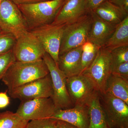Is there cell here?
<instances>
[{
    "mask_svg": "<svg viewBox=\"0 0 128 128\" xmlns=\"http://www.w3.org/2000/svg\"><path fill=\"white\" fill-rule=\"evenodd\" d=\"M66 24H50L30 30L38 39L47 54L57 64L64 28Z\"/></svg>",
    "mask_w": 128,
    "mask_h": 128,
    "instance_id": "9c48e42d",
    "label": "cell"
},
{
    "mask_svg": "<svg viewBox=\"0 0 128 128\" xmlns=\"http://www.w3.org/2000/svg\"><path fill=\"white\" fill-rule=\"evenodd\" d=\"M43 60L49 72L53 89L51 98L57 109H67L73 107L74 105L66 89L67 77L48 54L45 53Z\"/></svg>",
    "mask_w": 128,
    "mask_h": 128,
    "instance_id": "8992f818",
    "label": "cell"
},
{
    "mask_svg": "<svg viewBox=\"0 0 128 128\" xmlns=\"http://www.w3.org/2000/svg\"><path fill=\"white\" fill-rule=\"evenodd\" d=\"M98 92L100 103L109 128H128V105L110 94Z\"/></svg>",
    "mask_w": 128,
    "mask_h": 128,
    "instance_id": "52a82bcc",
    "label": "cell"
},
{
    "mask_svg": "<svg viewBox=\"0 0 128 128\" xmlns=\"http://www.w3.org/2000/svg\"><path fill=\"white\" fill-rule=\"evenodd\" d=\"M12 51L16 61L26 62L43 60L46 53L39 40L30 31L16 39Z\"/></svg>",
    "mask_w": 128,
    "mask_h": 128,
    "instance_id": "ba28073f",
    "label": "cell"
},
{
    "mask_svg": "<svg viewBox=\"0 0 128 128\" xmlns=\"http://www.w3.org/2000/svg\"></svg>",
    "mask_w": 128,
    "mask_h": 128,
    "instance_id": "d590c367",
    "label": "cell"
},
{
    "mask_svg": "<svg viewBox=\"0 0 128 128\" xmlns=\"http://www.w3.org/2000/svg\"><path fill=\"white\" fill-rule=\"evenodd\" d=\"M112 2L121 7L123 0H110Z\"/></svg>",
    "mask_w": 128,
    "mask_h": 128,
    "instance_id": "d6a6232c",
    "label": "cell"
},
{
    "mask_svg": "<svg viewBox=\"0 0 128 128\" xmlns=\"http://www.w3.org/2000/svg\"><path fill=\"white\" fill-rule=\"evenodd\" d=\"M105 92L121 99L128 105V79L112 74L106 83Z\"/></svg>",
    "mask_w": 128,
    "mask_h": 128,
    "instance_id": "d6986e66",
    "label": "cell"
},
{
    "mask_svg": "<svg viewBox=\"0 0 128 128\" xmlns=\"http://www.w3.org/2000/svg\"><path fill=\"white\" fill-rule=\"evenodd\" d=\"M49 74L43 60L36 62L15 61L9 67L2 81L8 90L43 78Z\"/></svg>",
    "mask_w": 128,
    "mask_h": 128,
    "instance_id": "6da1fadb",
    "label": "cell"
},
{
    "mask_svg": "<svg viewBox=\"0 0 128 128\" xmlns=\"http://www.w3.org/2000/svg\"><path fill=\"white\" fill-rule=\"evenodd\" d=\"M2 0H0V4L1 2L2 1Z\"/></svg>",
    "mask_w": 128,
    "mask_h": 128,
    "instance_id": "836d02e7",
    "label": "cell"
},
{
    "mask_svg": "<svg viewBox=\"0 0 128 128\" xmlns=\"http://www.w3.org/2000/svg\"><path fill=\"white\" fill-rule=\"evenodd\" d=\"M10 98L7 92H0V109L5 108L10 104Z\"/></svg>",
    "mask_w": 128,
    "mask_h": 128,
    "instance_id": "83f0119b",
    "label": "cell"
},
{
    "mask_svg": "<svg viewBox=\"0 0 128 128\" xmlns=\"http://www.w3.org/2000/svg\"><path fill=\"white\" fill-rule=\"evenodd\" d=\"M28 122L16 112L9 111L0 112V128H26Z\"/></svg>",
    "mask_w": 128,
    "mask_h": 128,
    "instance_id": "44dd1931",
    "label": "cell"
},
{
    "mask_svg": "<svg viewBox=\"0 0 128 128\" xmlns=\"http://www.w3.org/2000/svg\"><path fill=\"white\" fill-rule=\"evenodd\" d=\"M112 66L111 52L102 47L99 48L90 65L82 74L91 81L98 92L104 93L107 81L112 74Z\"/></svg>",
    "mask_w": 128,
    "mask_h": 128,
    "instance_id": "5b68a950",
    "label": "cell"
},
{
    "mask_svg": "<svg viewBox=\"0 0 128 128\" xmlns=\"http://www.w3.org/2000/svg\"><path fill=\"white\" fill-rule=\"evenodd\" d=\"M66 87L74 106L86 105L97 91L91 81L82 74L66 78Z\"/></svg>",
    "mask_w": 128,
    "mask_h": 128,
    "instance_id": "7c38bea8",
    "label": "cell"
},
{
    "mask_svg": "<svg viewBox=\"0 0 128 128\" xmlns=\"http://www.w3.org/2000/svg\"><path fill=\"white\" fill-rule=\"evenodd\" d=\"M108 0H87L88 11H92L102 3Z\"/></svg>",
    "mask_w": 128,
    "mask_h": 128,
    "instance_id": "f1b7e54d",
    "label": "cell"
},
{
    "mask_svg": "<svg viewBox=\"0 0 128 128\" xmlns=\"http://www.w3.org/2000/svg\"><path fill=\"white\" fill-rule=\"evenodd\" d=\"M58 120L52 118L32 120L28 122L26 128H56Z\"/></svg>",
    "mask_w": 128,
    "mask_h": 128,
    "instance_id": "484cf974",
    "label": "cell"
},
{
    "mask_svg": "<svg viewBox=\"0 0 128 128\" xmlns=\"http://www.w3.org/2000/svg\"><path fill=\"white\" fill-rule=\"evenodd\" d=\"M112 74L128 79V62L113 66Z\"/></svg>",
    "mask_w": 128,
    "mask_h": 128,
    "instance_id": "4316f807",
    "label": "cell"
},
{
    "mask_svg": "<svg viewBox=\"0 0 128 128\" xmlns=\"http://www.w3.org/2000/svg\"><path fill=\"white\" fill-rule=\"evenodd\" d=\"M87 0H64L51 24H67L75 21L89 12Z\"/></svg>",
    "mask_w": 128,
    "mask_h": 128,
    "instance_id": "4fadbf2b",
    "label": "cell"
},
{
    "mask_svg": "<svg viewBox=\"0 0 128 128\" xmlns=\"http://www.w3.org/2000/svg\"><path fill=\"white\" fill-rule=\"evenodd\" d=\"M64 0H48L17 6L30 31L52 23Z\"/></svg>",
    "mask_w": 128,
    "mask_h": 128,
    "instance_id": "7a4b0ae2",
    "label": "cell"
},
{
    "mask_svg": "<svg viewBox=\"0 0 128 128\" xmlns=\"http://www.w3.org/2000/svg\"><path fill=\"white\" fill-rule=\"evenodd\" d=\"M16 38L9 34L0 32V55L12 50L16 43Z\"/></svg>",
    "mask_w": 128,
    "mask_h": 128,
    "instance_id": "cb8c5ba5",
    "label": "cell"
},
{
    "mask_svg": "<svg viewBox=\"0 0 128 128\" xmlns=\"http://www.w3.org/2000/svg\"><path fill=\"white\" fill-rule=\"evenodd\" d=\"M92 17L90 11L75 21L66 25L64 28L59 55L82 46L88 41Z\"/></svg>",
    "mask_w": 128,
    "mask_h": 128,
    "instance_id": "3957f363",
    "label": "cell"
},
{
    "mask_svg": "<svg viewBox=\"0 0 128 128\" xmlns=\"http://www.w3.org/2000/svg\"><path fill=\"white\" fill-rule=\"evenodd\" d=\"M17 5L32 4L36 2L45 1L48 0H11Z\"/></svg>",
    "mask_w": 128,
    "mask_h": 128,
    "instance_id": "f546056e",
    "label": "cell"
},
{
    "mask_svg": "<svg viewBox=\"0 0 128 128\" xmlns=\"http://www.w3.org/2000/svg\"><path fill=\"white\" fill-rule=\"evenodd\" d=\"M89 115V128H109L96 91L86 104Z\"/></svg>",
    "mask_w": 128,
    "mask_h": 128,
    "instance_id": "ac0fdd59",
    "label": "cell"
},
{
    "mask_svg": "<svg viewBox=\"0 0 128 128\" xmlns=\"http://www.w3.org/2000/svg\"><path fill=\"white\" fill-rule=\"evenodd\" d=\"M57 109L51 98L22 101L16 112L26 121L50 118Z\"/></svg>",
    "mask_w": 128,
    "mask_h": 128,
    "instance_id": "30bf717a",
    "label": "cell"
},
{
    "mask_svg": "<svg viewBox=\"0 0 128 128\" xmlns=\"http://www.w3.org/2000/svg\"><path fill=\"white\" fill-rule=\"evenodd\" d=\"M128 46V16L117 25L114 32L103 48L111 51L116 48Z\"/></svg>",
    "mask_w": 128,
    "mask_h": 128,
    "instance_id": "ffe728a7",
    "label": "cell"
},
{
    "mask_svg": "<svg viewBox=\"0 0 128 128\" xmlns=\"http://www.w3.org/2000/svg\"><path fill=\"white\" fill-rule=\"evenodd\" d=\"M16 61L12 50L0 55V82L9 67Z\"/></svg>",
    "mask_w": 128,
    "mask_h": 128,
    "instance_id": "d4e9b609",
    "label": "cell"
},
{
    "mask_svg": "<svg viewBox=\"0 0 128 128\" xmlns=\"http://www.w3.org/2000/svg\"><path fill=\"white\" fill-rule=\"evenodd\" d=\"M76 128L73 125H72L65 121L58 120L57 128Z\"/></svg>",
    "mask_w": 128,
    "mask_h": 128,
    "instance_id": "4dcf8cb0",
    "label": "cell"
},
{
    "mask_svg": "<svg viewBox=\"0 0 128 128\" xmlns=\"http://www.w3.org/2000/svg\"><path fill=\"white\" fill-rule=\"evenodd\" d=\"M51 118L68 123L76 128H89V115L86 105L58 109Z\"/></svg>",
    "mask_w": 128,
    "mask_h": 128,
    "instance_id": "9a60e30c",
    "label": "cell"
},
{
    "mask_svg": "<svg viewBox=\"0 0 128 128\" xmlns=\"http://www.w3.org/2000/svg\"><path fill=\"white\" fill-rule=\"evenodd\" d=\"M82 47L81 57V71L82 74L88 68L96 58L99 48L92 43L87 41Z\"/></svg>",
    "mask_w": 128,
    "mask_h": 128,
    "instance_id": "7402d4cb",
    "label": "cell"
},
{
    "mask_svg": "<svg viewBox=\"0 0 128 128\" xmlns=\"http://www.w3.org/2000/svg\"><path fill=\"white\" fill-rule=\"evenodd\" d=\"M121 7L128 14V0H123Z\"/></svg>",
    "mask_w": 128,
    "mask_h": 128,
    "instance_id": "1f68e13d",
    "label": "cell"
},
{
    "mask_svg": "<svg viewBox=\"0 0 128 128\" xmlns=\"http://www.w3.org/2000/svg\"><path fill=\"white\" fill-rule=\"evenodd\" d=\"M12 98L21 101L34 98H51L53 89L50 74L48 75L10 90H8Z\"/></svg>",
    "mask_w": 128,
    "mask_h": 128,
    "instance_id": "8fae6325",
    "label": "cell"
},
{
    "mask_svg": "<svg viewBox=\"0 0 128 128\" xmlns=\"http://www.w3.org/2000/svg\"><path fill=\"white\" fill-rule=\"evenodd\" d=\"M90 12L92 21L88 41L99 48H102L112 36L117 25L104 20L92 11Z\"/></svg>",
    "mask_w": 128,
    "mask_h": 128,
    "instance_id": "5bb4252c",
    "label": "cell"
},
{
    "mask_svg": "<svg viewBox=\"0 0 128 128\" xmlns=\"http://www.w3.org/2000/svg\"><path fill=\"white\" fill-rule=\"evenodd\" d=\"M0 32H1V31L0 29Z\"/></svg>",
    "mask_w": 128,
    "mask_h": 128,
    "instance_id": "e575fe53",
    "label": "cell"
},
{
    "mask_svg": "<svg viewBox=\"0 0 128 128\" xmlns=\"http://www.w3.org/2000/svg\"><path fill=\"white\" fill-rule=\"evenodd\" d=\"M0 29L17 39L29 31L18 6L11 0H2L0 4Z\"/></svg>",
    "mask_w": 128,
    "mask_h": 128,
    "instance_id": "277c9868",
    "label": "cell"
},
{
    "mask_svg": "<svg viewBox=\"0 0 128 128\" xmlns=\"http://www.w3.org/2000/svg\"><path fill=\"white\" fill-rule=\"evenodd\" d=\"M82 52L80 46L59 55L57 66L67 78L80 74Z\"/></svg>",
    "mask_w": 128,
    "mask_h": 128,
    "instance_id": "2e32d148",
    "label": "cell"
},
{
    "mask_svg": "<svg viewBox=\"0 0 128 128\" xmlns=\"http://www.w3.org/2000/svg\"><path fill=\"white\" fill-rule=\"evenodd\" d=\"M92 11L104 20L114 25L119 24L128 16L122 7L110 0L102 3Z\"/></svg>",
    "mask_w": 128,
    "mask_h": 128,
    "instance_id": "e0dca14e",
    "label": "cell"
},
{
    "mask_svg": "<svg viewBox=\"0 0 128 128\" xmlns=\"http://www.w3.org/2000/svg\"><path fill=\"white\" fill-rule=\"evenodd\" d=\"M110 52L113 66L128 62V46L116 48Z\"/></svg>",
    "mask_w": 128,
    "mask_h": 128,
    "instance_id": "603a6c76",
    "label": "cell"
}]
</instances>
